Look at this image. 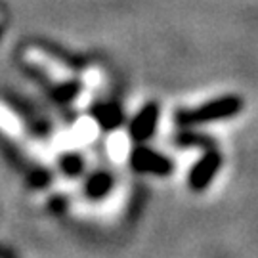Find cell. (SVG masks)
I'll list each match as a JSON object with an SVG mask.
<instances>
[{"instance_id":"obj_1","label":"cell","mask_w":258,"mask_h":258,"mask_svg":"<svg viewBox=\"0 0 258 258\" xmlns=\"http://www.w3.org/2000/svg\"><path fill=\"white\" fill-rule=\"evenodd\" d=\"M25 59L31 65L38 67L40 71H44L50 79H54L55 83H67L71 79V71L63 63H59L55 57L46 54L44 50H40V48H27Z\"/></svg>"},{"instance_id":"obj_2","label":"cell","mask_w":258,"mask_h":258,"mask_svg":"<svg viewBox=\"0 0 258 258\" xmlns=\"http://www.w3.org/2000/svg\"><path fill=\"white\" fill-rule=\"evenodd\" d=\"M0 130L4 134H8L10 138H19L23 132V124H21L19 117L2 103H0Z\"/></svg>"},{"instance_id":"obj_3","label":"cell","mask_w":258,"mask_h":258,"mask_svg":"<svg viewBox=\"0 0 258 258\" xmlns=\"http://www.w3.org/2000/svg\"><path fill=\"white\" fill-rule=\"evenodd\" d=\"M75 136L81 140H92L96 136V124H94L92 120L83 119L75 126Z\"/></svg>"},{"instance_id":"obj_4","label":"cell","mask_w":258,"mask_h":258,"mask_svg":"<svg viewBox=\"0 0 258 258\" xmlns=\"http://www.w3.org/2000/svg\"><path fill=\"white\" fill-rule=\"evenodd\" d=\"M124 149H126V144H124V140H119V138H113L109 144V151L113 157H122L124 155Z\"/></svg>"}]
</instances>
